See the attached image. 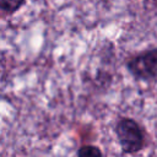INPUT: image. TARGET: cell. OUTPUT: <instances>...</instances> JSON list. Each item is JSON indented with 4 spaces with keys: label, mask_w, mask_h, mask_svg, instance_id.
<instances>
[{
    "label": "cell",
    "mask_w": 157,
    "mask_h": 157,
    "mask_svg": "<svg viewBox=\"0 0 157 157\" xmlns=\"http://www.w3.org/2000/svg\"><path fill=\"white\" fill-rule=\"evenodd\" d=\"M125 67L136 81L157 82V47L136 53L126 60Z\"/></svg>",
    "instance_id": "cell-2"
},
{
    "label": "cell",
    "mask_w": 157,
    "mask_h": 157,
    "mask_svg": "<svg viewBox=\"0 0 157 157\" xmlns=\"http://www.w3.org/2000/svg\"><path fill=\"white\" fill-rule=\"evenodd\" d=\"M114 134L125 155H136L146 146V131L134 118H119L114 124Z\"/></svg>",
    "instance_id": "cell-1"
},
{
    "label": "cell",
    "mask_w": 157,
    "mask_h": 157,
    "mask_svg": "<svg viewBox=\"0 0 157 157\" xmlns=\"http://www.w3.org/2000/svg\"><path fill=\"white\" fill-rule=\"evenodd\" d=\"M26 0H0V10L5 15H13L23 5Z\"/></svg>",
    "instance_id": "cell-3"
},
{
    "label": "cell",
    "mask_w": 157,
    "mask_h": 157,
    "mask_svg": "<svg viewBox=\"0 0 157 157\" xmlns=\"http://www.w3.org/2000/svg\"><path fill=\"white\" fill-rule=\"evenodd\" d=\"M76 157H104L102 150L96 145H82L76 152Z\"/></svg>",
    "instance_id": "cell-4"
}]
</instances>
